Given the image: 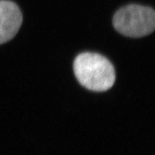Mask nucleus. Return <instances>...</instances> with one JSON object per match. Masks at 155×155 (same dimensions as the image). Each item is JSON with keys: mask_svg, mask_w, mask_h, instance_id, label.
<instances>
[{"mask_svg": "<svg viewBox=\"0 0 155 155\" xmlns=\"http://www.w3.org/2000/svg\"><path fill=\"white\" fill-rule=\"evenodd\" d=\"M74 71L82 86L96 92L111 89L116 80L112 64L100 54L85 52L78 55L74 62Z\"/></svg>", "mask_w": 155, "mask_h": 155, "instance_id": "f257e3e1", "label": "nucleus"}, {"mask_svg": "<svg viewBox=\"0 0 155 155\" xmlns=\"http://www.w3.org/2000/svg\"><path fill=\"white\" fill-rule=\"evenodd\" d=\"M112 22L116 30L124 36L145 37L154 30V10L148 6L127 5L116 11Z\"/></svg>", "mask_w": 155, "mask_h": 155, "instance_id": "f03ea898", "label": "nucleus"}, {"mask_svg": "<svg viewBox=\"0 0 155 155\" xmlns=\"http://www.w3.org/2000/svg\"><path fill=\"white\" fill-rule=\"evenodd\" d=\"M22 20V14L18 5L9 0H0V44L15 37Z\"/></svg>", "mask_w": 155, "mask_h": 155, "instance_id": "7ed1b4c3", "label": "nucleus"}]
</instances>
